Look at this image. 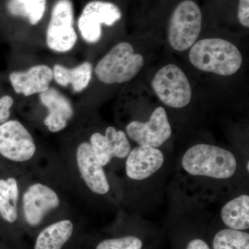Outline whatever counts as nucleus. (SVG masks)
Masks as SVG:
<instances>
[{
  "mask_svg": "<svg viewBox=\"0 0 249 249\" xmlns=\"http://www.w3.org/2000/svg\"><path fill=\"white\" fill-rule=\"evenodd\" d=\"M8 9L16 16L27 18L32 25H36L43 17L46 0H11Z\"/></svg>",
  "mask_w": 249,
  "mask_h": 249,
  "instance_id": "nucleus-18",
  "label": "nucleus"
},
{
  "mask_svg": "<svg viewBox=\"0 0 249 249\" xmlns=\"http://www.w3.org/2000/svg\"><path fill=\"white\" fill-rule=\"evenodd\" d=\"M152 87L159 99L168 107L180 109L191 102V85L178 65L169 64L160 68L154 76Z\"/></svg>",
  "mask_w": 249,
  "mask_h": 249,
  "instance_id": "nucleus-5",
  "label": "nucleus"
},
{
  "mask_svg": "<svg viewBox=\"0 0 249 249\" xmlns=\"http://www.w3.org/2000/svg\"><path fill=\"white\" fill-rule=\"evenodd\" d=\"M246 168H247V171H249V161L247 162V166H246Z\"/></svg>",
  "mask_w": 249,
  "mask_h": 249,
  "instance_id": "nucleus-27",
  "label": "nucleus"
},
{
  "mask_svg": "<svg viewBox=\"0 0 249 249\" xmlns=\"http://www.w3.org/2000/svg\"><path fill=\"white\" fill-rule=\"evenodd\" d=\"M76 160L80 175L88 188L96 194H107L110 189L107 176L89 143L80 144Z\"/></svg>",
  "mask_w": 249,
  "mask_h": 249,
  "instance_id": "nucleus-12",
  "label": "nucleus"
},
{
  "mask_svg": "<svg viewBox=\"0 0 249 249\" xmlns=\"http://www.w3.org/2000/svg\"><path fill=\"white\" fill-rule=\"evenodd\" d=\"M181 164L193 176L225 179L231 178L237 169L233 154L222 147L210 144H196L183 155Z\"/></svg>",
  "mask_w": 249,
  "mask_h": 249,
  "instance_id": "nucleus-2",
  "label": "nucleus"
},
{
  "mask_svg": "<svg viewBox=\"0 0 249 249\" xmlns=\"http://www.w3.org/2000/svg\"><path fill=\"white\" fill-rule=\"evenodd\" d=\"M40 100L49 110L48 115L44 121L49 130L58 132L65 129L73 114V107L68 99L58 90L49 88L40 93Z\"/></svg>",
  "mask_w": 249,
  "mask_h": 249,
  "instance_id": "nucleus-14",
  "label": "nucleus"
},
{
  "mask_svg": "<svg viewBox=\"0 0 249 249\" xmlns=\"http://www.w3.org/2000/svg\"><path fill=\"white\" fill-rule=\"evenodd\" d=\"M14 105V99L9 96H4L0 98V124L6 122L9 119L10 109Z\"/></svg>",
  "mask_w": 249,
  "mask_h": 249,
  "instance_id": "nucleus-24",
  "label": "nucleus"
},
{
  "mask_svg": "<svg viewBox=\"0 0 249 249\" xmlns=\"http://www.w3.org/2000/svg\"><path fill=\"white\" fill-rule=\"evenodd\" d=\"M121 10L113 3L93 1L85 6L78 19V29L83 40L96 43L102 36L101 24L112 26L120 20Z\"/></svg>",
  "mask_w": 249,
  "mask_h": 249,
  "instance_id": "nucleus-7",
  "label": "nucleus"
},
{
  "mask_svg": "<svg viewBox=\"0 0 249 249\" xmlns=\"http://www.w3.org/2000/svg\"><path fill=\"white\" fill-rule=\"evenodd\" d=\"M92 65L89 62H83L74 68L69 69L60 65L53 67V78L58 84L66 87L69 84L76 92H80L89 84L92 76Z\"/></svg>",
  "mask_w": 249,
  "mask_h": 249,
  "instance_id": "nucleus-15",
  "label": "nucleus"
},
{
  "mask_svg": "<svg viewBox=\"0 0 249 249\" xmlns=\"http://www.w3.org/2000/svg\"><path fill=\"white\" fill-rule=\"evenodd\" d=\"M36 151L35 142L29 131L18 121L0 124V155L16 162L27 161Z\"/></svg>",
  "mask_w": 249,
  "mask_h": 249,
  "instance_id": "nucleus-8",
  "label": "nucleus"
},
{
  "mask_svg": "<svg viewBox=\"0 0 249 249\" xmlns=\"http://www.w3.org/2000/svg\"><path fill=\"white\" fill-rule=\"evenodd\" d=\"M60 199L52 188L42 184L31 185L23 196V210L28 224L37 226L49 211L58 208Z\"/></svg>",
  "mask_w": 249,
  "mask_h": 249,
  "instance_id": "nucleus-10",
  "label": "nucleus"
},
{
  "mask_svg": "<svg viewBox=\"0 0 249 249\" xmlns=\"http://www.w3.org/2000/svg\"><path fill=\"white\" fill-rule=\"evenodd\" d=\"M142 240L134 236L103 240L96 249H142Z\"/></svg>",
  "mask_w": 249,
  "mask_h": 249,
  "instance_id": "nucleus-23",
  "label": "nucleus"
},
{
  "mask_svg": "<svg viewBox=\"0 0 249 249\" xmlns=\"http://www.w3.org/2000/svg\"><path fill=\"white\" fill-rule=\"evenodd\" d=\"M73 6L70 0H59L54 6L47 32V45L57 52L71 50L77 41L73 27Z\"/></svg>",
  "mask_w": 249,
  "mask_h": 249,
  "instance_id": "nucleus-6",
  "label": "nucleus"
},
{
  "mask_svg": "<svg viewBox=\"0 0 249 249\" xmlns=\"http://www.w3.org/2000/svg\"><path fill=\"white\" fill-rule=\"evenodd\" d=\"M10 81L17 93L25 96L47 91L53 78V71L45 65H36L24 72H13Z\"/></svg>",
  "mask_w": 249,
  "mask_h": 249,
  "instance_id": "nucleus-13",
  "label": "nucleus"
},
{
  "mask_svg": "<svg viewBox=\"0 0 249 249\" xmlns=\"http://www.w3.org/2000/svg\"><path fill=\"white\" fill-rule=\"evenodd\" d=\"M143 65V57L134 53L133 46L129 42H121L98 62L95 73L105 84H121L137 76Z\"/></svg>",
  "mask_w": 249,
  "mask_h": 249,
  "instance_id": "nucleus-3",
  "label": "nucleus"
},
{
  "mask_svg": "<svg viewBox=\"0 0 249 249\" xmlns=\"http://www.w3.org/2000/svg\"><path fill=\"white\" fill-rule=\"evenodd\" d=\"M189 60L201 71L223 76H231L242 65V55L238 48L221 38L196 41L190 50Z\"/></svg>",
  "mask_w": 249,
  "mask_h": 249,
  "instance_id": "nucleus-1",
  "label": "nucleus"
},
{
  "mask_svg": "<svg viewBox=\"0 0 249 249\" xmlns=\"http://www.w3.org/2000/svg\"><path fill=\"white\" fill-rule=\"evenodd\" d=\"M90 145L102 166L107 165L111 161L113 158L112 154L106 136L99 132L93 134L90 138Z\"/></svg>",
  "mask_w": 249,
  "mask_h": 249,
  "instance_id": "nucleus-22",
  "label": "nucleus"
},
{
  "mask_svg": "<svg viewBox=\"0 0 249 249\" xmlns=\"http://www.w3.org/2000/svg\"><path fill=\"white\" fill-rule=\"evenodd\" d=\"M106 138L113 157L124 159L131 151L128 139L124 131H117L114 127H108L106 130Z\"/></svg>",
  "mask_w": 249,
  "mask_h": 249,
  "instance_id": "nucleus-20",
  "label": "nucleus"
},
{
  "mask_svg": "<svg viewBox=\"0 0 249 249\" xmlns=\"http://www.w3.org/2000/svg\"><path fill=\"white\" fill-rule=\"evenodd\" d=\"M237 17L242 26L249 27V0L239 1Z\"/></svg>",
  "mask_w": 249,
  "mask_h": 249,
  "instance_id": "nucleus-25",
  "label": "nucleus"
},
{
  "mask_svg": "<svg viewBox=\"0 0 249 249\" xmlns=\"http://www.w3.org/2000/svg\"><path fill=\"white\" fill-rule=\"evenodd\" d=\"M129 138L141 145L158 148L170 138L171 126L163 107L156 108L147 122L132 121L126 127Z\"/></svg>",
  "mask_w": 249,
  "mask_h": 249,
  "instance_id": "nucleus-9",
  "label": "nucleus"
},
{
  "mask_svg": "<svg viewBox=\"0 0 249 249\" xmlns=\"http://www.w3.org/2000/svg\"><path fill=\"white\" fill-rule=\"evenodd\" d=\"M187 249H210V248L204 240L196 239L189 242Z\"/></svg>",
  "mask_w": 249,
  "mask_h": 249,
  "instance_id": "nucleus-26",
  "label": "nucleus"
},
{
  "mask_svg": "<svg viewBox=\"0 0 249 249\" xmlns=\"http://www.w3.org/2000/svg\"><path fill=\"white\" fill-rule=\"evenodd\" d=\"M164 156L160 150L147 145H141L131 150L126 160V174L134 180L150 178L161 168Z\"/></svg>",
  "mask_w": 249,
  "mask_h": 249,
  "instance_id": "nucleus-11",
  "label": "nucleus"
},
{
  "mask_svg": "<svg viewBox=\"0 0 249 249\" xmlns=\"http://www.w3.org/2000/svg\"><path fill=\"white\" fill-rule=\"evenodd\" d=\"M214 249H249V234L231 229H223L216 234Z\"/></svg>",
  "mask_w": 249,
  "mask_h": 249,
  "instance_id": "nucleus-19",
  "label": "nucleus"
},
{
  "mask_svg": "<svg viewBox=\"0 0 249 249\" xmlns=\"http://www.w3.org/2000/svg\"><path fill=\"white\" fill-rule=\"evenodd\" d=\"M200 8L192 0H184L176 6L170 16L168 40L178 52L190 49L196 42L201 31Z\"/></svg>",
  "mask_w": 249,
  "mask_h": 249,
  "instance_id": "nucleus-4",
  "label": "nucleus"
},
{
  "mask_svg": "<svg viewBox=\"0 0 249 249\" xmlns=\"http://www.w3.org/2000/svg\"><path fill=\"white\" fill-rule=\"evenodd\" d=\"M222 219L227 227L234 230L249 228V196L242 195L227 203L222 209Z\"/></svg>",
  "mask_w": 249,
  "mask_h": 249,
  "instance_id": "nucleus-16",
  "label": "nucleus"
},
{
  "mask_svg": "<svg viewBox=\"0 0 249 249\" xmlns=\"http://www.w3.org/2000/svg\"><path fill=\"white\" fill-rule=\"evenodd\" d=\"M17 201L8 189L6 180L0 179V215L9 223L16 222L18 217Z\"/></svg>",
  "mask_w": 249,
  "mask_h": 249,
  "instance_id": "nucleus-21",
  "label": "nucleus"
},
{
  "mask_svg": "<svg viewBox=\"0 0 249 249\" xmlns=\"http://www.w3.org/2000/svg\"><path fill=\"white\" fill-rule=\"evenodd\" d=\"M73 230L70 220L54 223L39 234L34 249H62L71 237Z\"/></svg>",
  "mask_w": 249,
  "mask_h": 249,
  "instance_id": "nucleus-17",
  "label": "nucleus"
}]
</instances>
